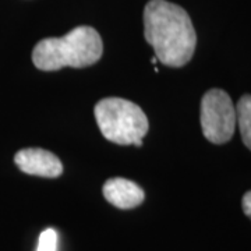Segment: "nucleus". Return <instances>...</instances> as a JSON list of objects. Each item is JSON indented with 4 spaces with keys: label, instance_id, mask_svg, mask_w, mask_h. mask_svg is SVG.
<instances>
[{
    "label": "nucleus",
    "instance_id": "obj_1",
    "mask_svg": "<svg viewBox=\"0 0 251 251\" xmlns=\"http://www.w3.org/2000/svg\"><path fill=\"white\" fill-rule=\"evenodd\" d=\"M144 36L158 62L186 66L196 52L197 34L187 11L166 0H150L144 9Z\"/></svg>",
    "mask_w": 251,
    "mask_h": 251
},
{
    "label": "nucleus",
    "instance_id": "obj_10",
    "mask_svg": "<svg viewBox=\"0 0 251 251\" xmlns=\"http://www.w3.org/2000/svg\"><path fill=\"white\" fill-rule=\"evenodd\" d=\"M158 62V59H156V56H153L152 57V60H151V63H152V64H155V63Z\"/></svg>",
    "mask_w": 251,
    "mask_h": 251
},
{
    "label": "nucleus",
    "instance_id": "obj_5",
    "mask_svg": "<svg viewBox=\"0 0 251 251\" xmlns=\"http://www.w3.org/2000/svg\"><path fill=\"white\" fill-rule=\"evenodd\" d=\"M14 163L23 173L54 179L62 176L63 165L60 159L42 148H25L16 153Z\"/></svg>",
    "mask_w": 251,
    "mask_h": 251
},
{
    "label": "nucleus",
    "instance_id": "obj_8",
    "mask_svg": "<svg viewBox=\"0 0 251 251\" xmlns=\"http://www.w3.org/2000/svg\"><path fill=\"white\" fill-rule=\"evenodd\" d=\"M36 251H57V233L54 229H46L39 234Z\"/></svg>",
    "mask_w": 251,
    "mask_h": 251
},
{
    "label": "nucleus",
    "instance_id": "obj_4",
    "mask_svg": "<svg viewBox=\"0 0 251 251\" xmlns=\"http://www.w3.org/2000/svg\"><path fill=\"white\" fill-rule=\"evenodd\" d=\"M237 126L236 106L224 90H209L201 100L202 134L212 144L232 140Z\"/></svg>",
    "mask_w": 251,
    "mask_h": 251
},
{
    "label": "nucleus",
    "instance_id": "obj_6",
    "mask_svg": "<svg viewBox=\"0 0 251 251\" xmlns=\"http://www.w3.org/2000/svg\"><path fill=\"white\" fill-rule=\"evenodd\" d=\"M103 197L109 204L120 209H131L141 205L145 198L144 190L131 180L123 177H113L106 180L102 187Z\"/></svg>",
    "mask_w": 251,
    "mask_h": 251
},
{
    "label": "nucleus",
    "instance_id": "obj_2",
    "mask_svg": "<svg viewBox=\"0 0 251 251\" xmlns=\"http://www.w3.org/2000/svg\"><path fill=\"white\" fill-rule=\"evenodd\" d=\"M103 53L102 38L95 28L80 25L62 38L39 41L32 50V63L42 72L63 67L82 69L99 62Z\"/></svg>",
    "mask_w": 251,
    "mask_h": 251
},
{
    "label": "nucleus",
    "instance_id": "obj_9",
    "mask_svg": "<svg viewBox=\"0 0 251 251\" xmlns=\"http://www.w3.org/2000/svg\"><path fill=\"white\" fill-rule=\"evenodd\" d=\"M242 205H243V211H244V214L251 219V191H249V193H246V194H244V197H243V201H242Z\"/></svg>",
    "mask_w": 251,
    "mask_h": 251
},
{
    "label": "nucleus",
    "instance_id": "obj_3",
    "mask_svg": "<svg viewBox=\"0 0 251 251\" xmlns=\"http://www.w3.org/2000/svg\"><path fill=\"white\" fill-rule=\"evenodd\" d=\"M94 113L106 140L119 145H143L150 123L138 105L123 98H105L95 105Z\"/></svg>",
    "mask_w": 251,
    "mask_h": 251
},
{
    "label": "nucleus",
    "instance_id": "obj_7",
    "mask_svg": "<svg viewBox=\"0 0 251 251\" xmlns=\"http://www.w3.org/2000/svg\"><path fill=\"white\" fill-rule=\"evenodd\" d=\"M236 117L243 143L251 151V95H243L237 102Z\"/></svg>",
    "mask_w": 251,
    "mask_h": 251
}]
</instances>
